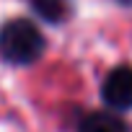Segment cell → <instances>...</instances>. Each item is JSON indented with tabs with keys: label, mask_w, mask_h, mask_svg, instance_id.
<instances>
[{
	"label": "cell",
	"mask_w": 132,
	"mask_h": 132,
	"mask_svg": "<svg viewBox=\"0 0 132 132\" xmlns=\"http://www.w3.org/2000/svg\"><path fill=\"white\" fill-rule=\"evenodd\" d=\"M44 52V36L29 18H13L0 29V57L11 65H31Z\"/></svg>",
	"instance_id": "obj_1"
},
{
	"label": "cell",
	"mask_w": 132,
	"mask_h": 132,
	"mask_svg": "<svg viewBox=\"0 0 132 132\" xmlns=\"http://www.w3.org/2000/svg\"><path fill=\"white\" fill-rule=\"evenodd\" d=\"M101 96L111 109L119 111L132 109V65H119L106 75L101 86Z\"/></svg>",
	"instance_id": "obj_2"
},
{
	"label": "cell",
	"mask_w": 132,
	"mask_h": 132,
	"mask_svg": "<svg viewBox=\"0 0 132 132\" xmlns=\"http://www.w3.org/2000/svg\"><path fill=\"white\" fill-rule=\"evenodd\" d=\"M31 11L47 23H62L73 13L70 0H31Z\"/></svg>",
	"instance_id": "obj_3"
},
{
	"label": "cell",
	"mask_w": 132,
	"mask_h": 132,
	"mask_svg": "<svg viewBox=\"0 0 132 132\" xmlns=\"http://www.w3.org/2000/svg\"><path fill=\"white\" fill-rule=\"evenodd\" d=\"M78 132H127V124L117 117V114H109V111H93L88 114Z\"/></svg>",
	"instance_id": "obj_4"
}]
</instances>
